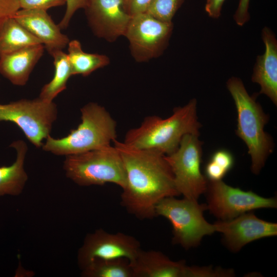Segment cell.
<instances>
[{"mask_svg": "<svg viewBox=\"0 0 277 277\" xmlns=\"http://www.w3.org/2000/svg\"><path fill=\"white\" fill-rule=\"evenodd\" d=\"M113 143L122 156L126 172L121 205L140 220L156 216L155 208L161 201L180 195L165 155L116 139Z\"/></svg>", "mask_w": 277, "mask_h": 277, "instance_id": "6da1fadb", "label": "cell"}, {"mask_svg": "<svg viewBox=\"0 0 277 277\" xmlns=\"http://www.w3.org/2000/svg\"><path fill=\"white\" fill-rule=\"evenodd\" d=\"M197 101L190 100L182 107H176L170 116L146 117L138 127L129 130L124 142L137 148L169 154L176 150L184 135H199L201 124L198 121Z\"/></svg>", "mask_w": 277, "mask_h": 277, "instance_id": "7a4b0ae2", "label": "cell"}, {"mask_svg": "<svg viewBox=\"0 0 277 277\" xmlns=\"http://www.w3.org/2000/svg\"><path fill=\"white\" fill-rule=\"evenodd\" d=\"M81 122L66 136L49 135L42 149L56 155H70L111 145L116 139V123L106 108L90 102L81 109Z\"/></svg>", "mask_w": 277, "mask_h": 277, "instance_id": "3957f363", "label": "cell"}, {"mask_svg": "<svg viewBox=\"0 0 277 277\" xmlns=\"http://www.w3.org/2000/svg\"><path fill=\"white\" fill-rule=\"evenodd\" d=\"M226 84L237 111L236 134L246 144L251 160V171L258 174L273 148L271 136L264 131L269 117L255 97L248 94L240 78L231 77Z\"/></svg>", "mask_w": 277, "mask_h": 277, "instance_id": "277c9868", "label": "cell"}, {"mask_svg": "<svg viewBox=\"0 0 277 277\" xmlns=\"http://www.w3.org/2000/svg\"><path fill=\"white\" fill-rule=\"evenodd\" d=\"M63 169L66 176L80 186L112 183L123 189L126 185L123 161L114 145L66 156Z\"/></svg>", "mask_w": 277, "mask_h": 277, "instance_id": "5b68a950", "label": "cell"}, {"mask_svg": "<svg viewBox=\"0 0 277 277\" xmlns=\"http://www.w3.org/2000/svg\"><path fill=\"white\" fill-rule=\"evenodd\" d=\"M206 210V204L175 196L163 199L155 208L156 216L164 217L171 223L173 242L185 249L197 246L204 236L216 232L214 224H210L204 217Z\"/></svg>", "mask_w": 277, "mask_h": 277, "instance_id": "8992f818", "label": "cell"}, {"mask_svg": "<svg viewBox=\"0 0 277 277\" xmlns=\"http://www.w3.org/2000/svg\"><path fill=\"white\" fill-rule=\"evenodd\" d=\"M57 116L56 105L39 97L0 103V122L15 124L35 147L40 148L50 133Z\"/></svg>", "mask_w": 277, "mask_h": 277, "instance_id": "52a82bcc", "label": "cell"}, {"mask_svg": "<svg viewBox=\"0 0 277 277\" xmlns=\"http://www.w3.org/2000/svg\"><path fill=\"white\" fill-rule=\"evenodd\" d=\"M198 136L193 134H186L176 150L165 155L180 195L196 201L206 192L208 185L201 171L202 143Z\"/></svg>", "mask_w": 277, "mask_h": 277, "instance_id": "ba28073f", "label": "cell"}, {"mask_svg": "<svg viewBox=\"0 0 277 277\" xmlns=\"http://www.w3.org/2000/svg\"><path fill=\"white\" fill-rule=\"evenodd\" d=\"M173 28L172 22L161 21L146 12L132 16L124 36L134 60L143 62L160 56L168 46Z\"/></svg>", "mask_w": 277, "mask_h": 277, "instance_id": "9c48e42d", "label": "cell"}, {"mask_svg": "<svg viewBox=\"0 0 277 277\" xmlns=\"http://www.w3.org/2000/svg\"><path fill=\"white\" fill-rule=\"evenodd\" d=\"M207 209L221 221L232 219L244 213L261 208H275V197L266 198L251 191L228 185L222 180L208 183Z\"/></svg>", "mask_w": 277, "mask_h": 277, "instance_id": "30bf717a", "label": "cell"}, {"mask_svg": "<svg viewBox=\"0 0 277 277\" xmlns=\"http://www.w3.org/2000/svg\"><path fill=\"white\" fill-rule=\"evenodd\" d=\"M141 249L134 237L122 233H109L102 229L87 234L77 254L78 264L82 269L95 260L125 258L130 261Z\"/></svg>", "mask_w": 277, "mask_h": 277, "instance_id": "8fae6325", "label": "cell"}, {"mask_svg": "<svg viewBox=\"0 0 277 277\" xmlns=\"http://www.w3.org/2000/svg\"><path fill=\"white\" fill-rule=\"evenodd\" d=\"M84 9L93 33L110 42L124 35L131 18L125 0H88Z\"/></svg>", "mask_w": 277, "mask_h": 277, "instance_id": "7c38bea8", "label": "cell"}, {"mask_svg": "<svg viewBox=\"0 0 277 277\" xmlns=\"http://www.w3.org/2000/svg\"><path fill=\"white\" fill-rule=\"evenodd\" d=\"M214 224L216 232L223 234L226 246L233 252L252 241L277 234L276 223L260 219L250 211Z\"/></svg>", "mask_w": 277, "mask_h": 277, "instance_id": "4fadbf2b", "label": "cell"}, {"mask_svg": "<svg viewBox=\"0 0 277 277\" xmlns=\"http://www.w3.org/2000/svg\"><path fill=\"white\" fill-rule=\"evenodd\" d=\"M133 277H202L203 267L188 266L184 261H173L162 252L143 250L129 261Z\"/></svg>", "mask_w": 277, "mask_h": 277, "instance_id": "5bb4252c", "label": "cell"}, {"mask_svg": "<svg viewBox=\"0 0 277 277\" xmlns=\"http://www.w3.org/2000/svg\"><path fill=\"white\" fill-rule=\"evenodd\" d=\"M13 17L41 42L50 55L67 47L69 37L46 11L20 9Z\"/></svg>", "mask_w": 277, "mask_h": 277, "instance_id": "9a60e30c", "label": "cell"}, {"mask_svg": "<svg viewBox=\"0 0 277 277\" xmlns=\"http://www.w3.org/2000/svg\"><path fill=\"white\" fill-rule=\"evenodd\" d=\"M265 52L258 55L254 66L251 80L260 85V93L267 95L275 105L277 104V40L268 27L262 31Z\"/></svg>", "mask_w": 277, "mask_h": 277, "instance_id": "2e32d148", "label": "cell"}, {"mask_svg": "<svg viewBox=\"0 0 277 277\" xmlns=\"http://www.w3.org/2000/svg\"><path fill=\"white\" fill-rule=\"evenodd\" d=\"M45 49L37 44L0 57V74L14 85H25Z\"/></svg>", "mask_w": 277, "mask_h": 277, "instance_id": "e0dca14e", "label": "cell"}, {"mask_svg": "<svg viewBox=\"0 0 277 277\" xmlns=\"http://www.w3.org/2000/svg\"><path fill=\"white\" fill-rule=\"evenodd\" d=\"M10 146L15 150L16 157L11 165L0 167V196L19 195L28 180L24 168L28 151L27 144L19 140L12 142Z\"/></svg>", "mask_w": 277, "mask_h": 277, "instance_id": "ac0fdd59", "label": "cell"}, {"mask_svg": "<svg viewBox=\"0 0 277 277\" xmlns=\"http://www.w3.org/2000/svg\"><path fill=\"white\" fill-rule=\"evenodd\" d=\"M40 44L41 42L13 17L9 18L0 29V57Z\"/></svg>", "mask_w": 277, "mask_h": 277, "instance_id": "d6986e66", "label": "cell"}, {"mask_svg": "<svg viewBox=\"0 0 277 277\" xmlns=\"http://www.w3.org/2000/svg\"><path fill=\"white\" fill-rule=\"evenodd\" d=\"M67 47L72 75L87 76L109 64V58L105 55L84 52L81 43L76 39L70 41Z\"/></svg>", "mask_w": 277, "mask_h": 277, "instance_id": "ffe728a7", "label": "cell"}, {"mask_svg": "<svg viewBox=\"0 0 277 277\" xmlns=\"http://www.w3.org/2000/svg\"><path fill=\"white\" fill-rule=\"evenodd\" d=\"M53 58L54 73L51 80L41 89L39 97L47 102L53 100L66 89L67 83L72 75L67 54L63 50L56 51L51 55Z\"/></svg>", "mask_w": 277, "mask_h": 277, "instance_id": "44dd1931", "label": "cell"}, {"mask_svg": "<svg viewBox=\"0 0 277 277\" xmlns=\"http://www.w3.org/2000/svg\"><path fill=\"white\" fill-rule=\"evenodd\" d=\"M82 270L84 277H133L129 261L125 258L95 260Z\"/></svg>", "mask_w": 277, "mask_h": 277, "instance_id": "7402d4cb", "label": "cell"}, {"mask_svg": "<svg viewBox=\"0 0 277 277\" xmlns=\"http://www.w3.org/2000/svg\"><path fill=\"white\" fill-rule=\"evenodd\" d=\"M184 0H151L145 12L165 22H172V18Z\"/></svg>", "mask_w": 277, "mask_h": 277, "instance_id": "603a6c76", "label": "cell"}, {"mask_svg": "<svg viewBox=\"0 0 277 277\" xmlns=\"http://www.w3.org/2000/svg\"><path fill=\"white\" fill-rule=\"evenodd\" d=\"M20 9L46 11L66 5V0H18Z\"/></svg>", "mask_w": 277, "mask_h": 277, "instance_id": "cb8c5ba5", "label": "cell"}, {"mask_svg": "<svg viewBox=\"0 0 277 277\" xmlns=\"http://www.w3.org/2000/svg\"><path fill=\"white\" fill-rule=\"evenodd\" d=\"M88 0H66V9L61 21L58 24L61 29H66L73 15L80 9H84Z\"/></svg>", "mask_w": 277, "mask_h": 277, "instance_id": "d4e9b609", "label": "cell"}, {"mask_svg": "<svg viewBox=\"0 0 277 277\" xmlns=\"http://www.w3.org/2000/svg\"><path fill=\"white\" fill-rule=\"evenodd\" d=\"M20 9L18 0H0V29Z\"/></svg>", "mask_w": 277, "mask_h": 277, "instance_id": "484cf974", "label": "cell"}, {"mask_svg": "<svg viewBox=\"0 0 277 277\" xmlns=\"http://www.w3.org/2000/svg\"><path fill=\"white\" fill-rule=\"evenodd\" d=\"M210 160L216 163L227 172L233 167L234 157L232 153L227 150L220 149L214 152Z\"/></svg>", "mask_w": 277, "mask_h": 277, "instance_id": "4316f807", "label": "cell"}, {"mask_svg": "<svg viewBox=\"0 0 277 277\" xmlns=\"http://www.w3.org/2000/svg\"><path fill=\"white\" fill-rule=\"evenodd\" d=\"M250 0H239L237 9L234 14L233 19L236 24L243 26L250 19L248 11Z\"/></svg>", "mask_w": 277, "mask_h": 277, "instance_id": "83f0119b", "label": "cell"}, {"mask_svg": "<svg viewBox=\"0 0 277 277\" xmlns=\"http://www.w3.org/2000/svg\"><path fill=\"white\" fill-rule=\"evenodd\" d=\"M151 0H125V8L131 16L145 12Z\"/></svg>", "mask_w": 277, "mask_h": 277, "instance_id": "f1b7e54d", "label": "cell"}, {"mask_svg": "<svg viewBox=\"0 0 277 277\" xmlns=\"http://www.w3.org/2000/svg\"><path fill=\"white\" fill-rule=\"evenodd\" d=\"M205 172L206 177L210 181H221L227 173L210 160L206 165Z\"/></svg>", "mask_w": 277, "mask_h": 277, "instance_id": "f546056e", "label": "cell"}, {"mask_svg": "<svg viewBox=\"0 0 277 277\" xmlns=\"http://www.w3.org/2000/svg\"><path fill=\"white\" fill-rule=\"evenodd\" d=\"M225 0H207L205 9L212 18H218L221 14L223 5Z\"/></svg>", "mask_w": 277, "mask_h": 277, "instance_id": "4dcf8cb0", "label": "cell"}]
</instances>
